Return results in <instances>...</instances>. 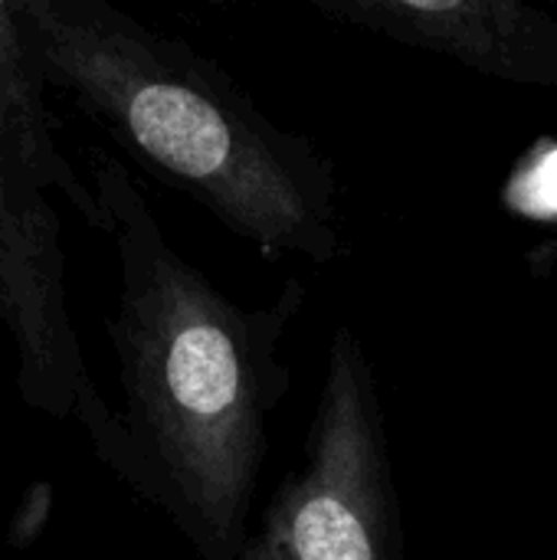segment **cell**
Here are the masks:
<instances>
[{"instance_id": "obj_1", "label": "cell", "mask_w": 557, "mask_h": 560, "mask_svg": "<svg viewBox=\"0 0 557 560\" xmlns=\"http://www.w3.org/2000/svg\"><path fill=\"white\" fill-rule=\"evenodd\" d=\"M89 171L118 266L105 331L141 466L138 495L204 560H236L269 420L292 384L279 348L305 289L292 279L269 305L233 302L171 246L121 158L95 148Z\"/></svg>"}, {"instance_id": "obj_2", "label": "cell", "mask_w": 557, "mask_h": 560, "mask_svg": "<svg viewBox=\"0 0 557 560\" xmlns=\"http://www.w3.org/2000/svg\"><path fill=\"white\" fill-rule=\"evenodd\" d=\"M16 13L43 82L233 236L322 266L345 253L328 158L220 62L108 0H16Z\"/></svg>"}, {"instance_id": "obj_3", "label": "cell", "mask_w": 557, "mask_h": 560, "mask_svg": "<svg viewBox=\"0 0 557 560\" xmlns=\"http://www.w3.org/2000/svg\"><path fill=\"white\" fill-rule=\"evenodd\" d=\"M46 89L16 0H0V331L13 348L16 397L33 413L76 423L98 463L141 492L131 436L89 374L69 308L53 194L98 236L102 210L56 144Z\"/></svg>"}, {"instance_id": "obj_4", "label": "cell", "mask_w": 557, "mask_h": 560, "mask_svg": "<svg viewBox=\"0 0 557 560\" xmlns=\"http://www.w3.org/2000/svg\"><path fill=\"white\" fill-rule=\"evenodd\" d=\"M236 560H404L378 384L348 325L328 348L305 459Z\"/></svg>"}, {"instance_id": "obj_5", "label": "cell", "mask_w": 557, "mask_h": 560, "mask_svg": "<svg viewBox=\"0 0 557 560\" xmlns=\"http://www.w3.org/2000/svg\"><path fill=\"white\" fill-rule=\"evenodd\" d=\"M335 23L450 56L476 72L557 89V20L515 0H315Z\"/></svg>"}]
</instances>
